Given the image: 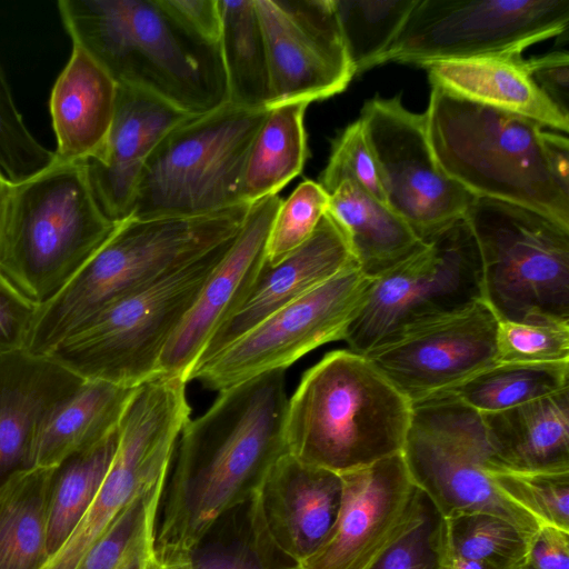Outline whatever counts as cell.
I'll use <instances>...</instances> for the list:
<instances>
[{"instance_id":"cb8c5ba5","label":"cell","mask_w":569,"mask_h":569,"mask_svg":"<svg viewBox=\"0 0 569 569\" xmlns=\"http://www.w3.org/2000/svg\"><path fill=\"white\" fill-rule=\"evenodd\" d=\"M118 96L116 80L79 44L58 76L49 110L56 134L54 166L97 157L108 139Z\"/></svg>"},{"instance_id":"83f0119b","label":"cell","mask_w":569,"mask_h":569,"mask_svg":"<svg viewBox=\"0 0 569 569\" xmlns=\"http://www.w3.org/2000/svg\"><path fill=\"white\" fill-rule=\"evenodd\" d=\"M154 569H300L272 541L257 492L222 513L187 552L156 558Z\"/></svg>"},{"instance_id":"2e32d148","label":"cell","mask_w":569,"mask_h":569,"mask_svg":"<svg viewBox=\"0 0 569 569\" xmlns=\"http://www.w3.org/2000/svg\"><path fill=\"white\" fill-rule=\"evenodd\" d=\"M339 475L336 520L321 545L299 562L300 569H370L431 510L401 452Z\"/></svg>"},{"instance_id":"681fc988","label":"cell","mask_w":569,"mask_h":569,"mask_svg":"<svg viewBox=\"0 0 569 569\" xmlns=\"http://www.w3.org/2000/svg\"><path fill=\"white\" fill-rule=\"evenodd\" d=\"M12 183L0 170V251Z\"/></svg>"},{"instance_id":"f907efd6","label":"cell","mask_w":569,"mask_h":569,"mask_svg":"<svg viewBox=\"0 0 569 569\" xmlns=\"http://www.w3.org/2000/svg\"><path fill=\"white\" fill-rule=\"evenodd\" d=\"M517 569H532V568L526 562Z\"/></svg>"},{"instance_id":"9a60e30c","label":"cell","mask_w":569,"mask_h":569,"mask_svg":"<svg viewBox=\"0 0 569 569\" xmlns=\"http://www.w3.org/2000/svg\"><path fill=\"white\" fill-rule=\"evenodd\" d=\"M378 164L387 204L420 240L463 218L475 201L448 177L431 151L425 113L400 98L375 97L359 118Z\"/></svg>"},{"instance_id":"484cf974","label":"cell","mask_w":569,"mask_h":569,"mask_svg":"<svg viewBox=\"0 0 569 569\" xmlns=\"http://www.w3.org/2000/svg\"><path fill=\"white\" fill-rule=\"evenodd\" d=\"M496 463L517 470H569V388L480 413Z\"/></svg>"},{"instance_id":"3957f363","label":"cell","mask_w":569,"mask_h":569,"mask_svg":"<svg viewBox=\"0 0 569 569\" xmlns=\"http://www.w3.org/2000/svg\"><path fill=\"white\" fill-rule=\"evenodd\" d=\"M425 114L431 151L448 177L476 198L517 204L569 229V183L552 164V132L433 86Z\"/></svg>"},{"instance_id":"ffe728a7","label":"cell","mask_w":569,"mask_h":569,"mask_svg":"<svg viewBox=\"0 0 569 569\" xmlns=\"http://www.w3.org/2000/svg\"><path fill=\"white\" fill-rule=\"evenodd\" d=\"M190 114L139 89L118 84L116 111L101 152L84 161L94 196L113 222L127 219L144 164L161 139Z\"/></svg>"},{"instance_id":"ee69618b","label":"cell","mask_w":569,"mask_h":569,"mask_svg":"<svg viewBox=\"0 0 569 569\" xmlns=\"http://www.w3.org/2000/svg\"><path fill=\"white\" fill-rule=\"evenodd\" d=\"M433 508L423 522L385 553L370 569H437L431 537Z\"/></svg>"},{"instance_id":"f546056e","label":"cell","mask_w":569,"mask_h":569,"mask_svg":"<svg viewBox=\"0 0 569 569\" xmlns=\"http://www.w3.org/2000/svg\"><path fill=\"white\" fill-rule=\"evenodd\" d=\"M56 467H29L0 482V569H42Z\"/></svg>"},{"instance_id":"7402d4cb","label":"cell","mask_w":569,"mask_h":569,"mask_svg":"<svg viewBox=\"0 0 569 569\" xmlns=\"http://www.w3.org/2000/svg\"><path fill=\"white\" fill-rule=\"evenodd\" d=\"M340 475L283 455L257 491L267 530L281 552L299 565L323 541L338 515Z\"/></svg>"},{"instance_id":"836d02e7","label":"cell","mask_w":569,"mask_h":569,"mask_svg":"<svg viewBox=\"0 0 569 569\" xmlns=\"http://www.w3.org/2000/svg\"><path fill=\"white\" fill-rule=\"evenodd\" d=\"M568 388L569 361L495 363L446 393L455 396L479 413H490Z\"/></svg>"},{"instance_id":"f6af8a7d","label":"cell","mask_w":569,"mask_h":569,"mask_svg":"<svg viewBox=\"0 0 569 569\" xmlns=\"http://www.w3.org/2000/svg\"><path fill=\"white\" fill-rule=\"evenodd\" d=\"M526 69L541 92L569 117V56L555 51L525 60Z\"/></svg>"},{"instance_id":"8d00e7d4","label":"cell","mask_w":569,"mask_h":569,"mask_svg":"<svg viewBox=\"0 0 569 569\" xmlns=\"http://www.w3.org/2000/svg\"><path fill=\"white\" fill-rule=\"evenodd\" d=\"M417 0H333L355 76L379 66Z\"/></svg>"},{"instance_id":"ba28073f","label":"cell","mask_w":569,"mask_h":569,"mask_svg":"<svg viewBox=\"0 0 569 569\" xmlns=\"http://www.w3.org/2000/svg\"><path fill=\"white\" fill-rule=\"evenodd\" d=\"M236 236L110 305L48 356L83 379L129 388L160 375L167 343Z\"/></svg>"},{"instance_id":"d4e9b609","label":"cell","mask_w":569,"mask_h":569,"mask_svg":"<svg viewBox=\"0 0 569 569\" xmlns=\"http://www.w3.org/2000/svg\"><path fill=\"white\" fill-rule=\"evenodd\" d=\"M430 84L469 101L529 118L567 133L565 116L536 86L522 57H480L423 67Z\"/></svg>"},{"instance_id":"277c9868","label":"cell","mask_w":569,"mask_h":569,"mask_svg":"<svg viewBox=\"0 0 569 569\" xmlns=\"http://www.w3.org/2000/svg\"><path fill=\"white\" fill-rule=\"evenodd\" d=\"M412 403L363 356L326 353L288 399V453L337 473L402 451Z\"/></svg>"},{"instance_id":"4dcf8cb0","label":"cell","mask_w":569,"mask_h":569,"mask_svg":"<svg viewBox=\"0 0 569 569\" xmlns=\"http://www.w3.org/2000/svg\"><path fill=\"white\" fill-rule=\"evenodd\" d=\"M308 104L287 102L269 109L249 151L241 202L253 203L278 194L301 173L308 157L305 128Z\"/></svg>"},{"instance_id":"6da1fadb","label":"cell","mask_w":569,"mask_h":569,"mask_svg":"<svg viewBox=\"0 0 569 569\" xmlns=\"http://www.w3.org/2000/svg\"><path fill=\"white\" fill-rule=\"evenodd\" d=\"M286 370L219 392L183 428L161 498L156 558L189 551L226 511L251 498L288 452Z\"/></svg>"},{"instance_id":"60d3db41","label":"cell","mask_w":569,"mask_h":569,"mask_svg":"<svg viewBox=\"0 0 569 569\" xmlns=\"http://www.w3.org/2000/svg\"><path fill=\"white\" fill-rule=\"evenodd\" d=\"M53 151L42 146L26 126L0 63V170L12 183L49 168Z\"/></svg>"},{"instance_id":"603a6c76","label":"cell","mask_w":569,"mask_h":569,"mask_svg":"<svg viewBox=\"0 0 569 569\" xmlns=\"http://www.w3.org/2000/svg\"><path fill=\"white\" fill-rule=\"evenodd\" d=\"M83 381L49 356L26 349L0 353V482L30 467L39 425Z\"/></svg>"},{"instance_id":"7dc6e473","label":"cell","mask_w":569,"mask_h":569,"mask_svg":"<svg viewBox=\"0 0 569 569\" xmlns=\"http://www.w3.org/2000/svg\"><path fill=\"white\" fill-rule=\"evenodd\" d=\"M527 563L532 569H569V531L541 525L532 537Z\"/></svg>"},{"instance_id":"4316f807","label":"cell","mask_w":569,"mask_h":569,"mask_svg":"<svg viewBox=\"0 0 569 569\" xmlns=\"http://www.w3.org/2000/svg\"><path fill=\"white\" fill-rule=\"evenodd\" d=\"M136 388L84 379L39 425L31 446L30 467H58L67 458L117 433Z\"/></svg>"},{"instance_id":"30bf717a","label":"cell","mask_w":569,"mask_h":569,"mask_svg":"<svg viewBox=\"0 0 569 569\" xmlns=\"http://www.w3.org/2000/svg\"><path fill=\"white\" fill-rule=\"evenodd\" d=\"M483 300L479 248L466 217L372 277L343 340L365 355L402 332Z\"/></svg>"},{"instance_id":"7a4b0ae2","label":"cell","mask_w":569,"mask_h":569,"mask_svg":"<svg viewBox=\"0 0 569 569\" xmlns=\"http://www.w3.org/2000/svg\"><path fill=\"white\" fill-rule=\"evenodd\" d=\"M58 11L72 43L118 84L190 116L228 102L219 44L191 34L160 0H60Z\"/></svg>"},{"instance_id":"5b68a950","label":"cell","mask_w":569,"mask_h":569,"mask_svg":"<svg viewBox=\"0 0 569 569\" xmlns=\"http://www.w3.org/2000/svg\"><path fill=\"white\" fill-rule=\"evenodd\" d=\"M251 204L197 217L120 221L68 283L38 307L26 349L48 356L110 305L232 238Z\"/></svg>"},{"instance_id":"74e56055","label":"cell","mask_w":569,"mask_h":569,"mask_svg":"<svg viewBox=\"0 0 569 569\" xmlns=\"http://www.w3.org/2000/svg\"><path fill=\"white\" fill-rule=\"evenodd\" d=\"M495 487L540 525L569 531V470L526 471L490 463Z\"/></svg>"},{"instance_id":"ac0fdd59","label":"cell","mask_w":569,"mask_h":569,"mask_svg":"<svg viewBox=\"0 0 569 569\" xmlns=\"http://www.w3.org/2000/svg\"><path fill=\"white\" fill-rule=\"evenodd\" d=\"M497 321L491 308L479 300L409 329L363 356L413 403L495 365Z\"/></svg>"},{"instance_id":"bcb514c9","label":"cell","mask_w":569,"mask_h":569,"mask_svg":"<svg viewBox=\"0 0 569 569\" xmlns=\"http://www.w3.org/2000/svg\"><path fill=\"white\" fill-rule=\"evenodd\" d=\"M168 12L191 34L218 46L221 34L219 0H160Z\"/></svg>"},{"instance_id":"9c48e42d","label":"cell","mask_w":569,"mask_h":569,"mask_svg":"<svg viewBox=\"0 0 569 569\" xmlns=\"http://www.w3.org/2000/svg\"><path fill=\"white\" fill-rule=\"evenodd\" d=\"M497 319L569 321V229L530 209L476 198L466 213Z\"/></svg>"},{"instance_id":"d590c367","label":"cell","mask_w":569,"mask_h":569,"mask_svg":"<svg viewBox=\"0 0 569 569\" xmlns=\"http://www.w3.org/2000/svg\"><path fill=\"white\" fill-rule=\"evenodd\" d=\"M167 478L140 492L76 569H154L156 531Z\"/></svg>"},{"instance_id":"7bdbcfd3","label":"cell","mask_w":569,"mask_h":569,"mask_svg":"<svg viewBox=\"0 0 569 569\" xmlns=\"http://www.w3.org/2000/svg\"><path fill=\"white\" fill-rule=\"evenodd\" d=\"M38 307L0 272V353L26 349Z\"/></svg>"},{"instance_id":"52a82bcc","label":"cell","mask_w":569,"mask_h":569,"mask_svg":"<svg viewBox=\"0 0 569 569\" xmlns=\"http://www.w3.org/2000/svg\"><path fill=\"white\" fill-rule=\"evenodd\" d=\"M268 112L226 102L173 127L148 158L128 218L197 217L243 203L247 159Z\"/></svg>"},{"instance_id":"d6986e66","label":"cell","mask_w":569,"mask_h":569,"mask_svg":"<svg viewBox=\"0 0 569 569\" xmlns=\"http://www.w3.org/2000/svg\"><path fill=\"white\" fill-rule=\"evenodd\" d=\"M281 202L282 199L273 194L250 206L230 248L167 343L159 361V373L178 376L188 382L207 342L239 307L256 279Z\"/></svg>"},{"instance_id":"8fae6325","label":"cell","mask_w":569,"mask_h":569,"mask_svg":"<svg viewBox=\"0 0 569 569\" xmlns=\"http://www.w3.org/2000/svg\"><path fill=\"white\" fill-rule=\"evenodd\" d=\"M401 453L413 485L438 517L487 512L531 535L540 528L492 483L488 467L496 459L481 415L455 396L445 392L412 403Z\"/></svg>"},{"instance_id":"e0dca14e","label":"cell","mask_w":569,"mask_h":569,"mask_svg":"<svg viewBox=\"0 0 569 569\" xmlns=\"http://www.w3.org/2000/svg\"><path fill=\"white\" fill-rule=\"evenodd\" d=\"M268 54L269 109L322 100L355 77L333 0H254Z\"/></svg>"},{"instance_id":"ab89813d","label":"cell","mask_w":569,"mask_h":569,"mask_svg":"<svg viewBox=\"0 0 569 569\" xmlns=\"http://www.w3.org/2000/svg\"><path fill=\"white\" fill-rule=\"evenodd\" d=\"M497 320L496 363L569 361V321Z\"/></svg>"},{"instance_id":"b9f144b4","label":"cell","mask_w":569,"mask_h":569,"mask_svg":"<svg viewBox=\"0 0 569 569\" xmlns=\"http://www.w3.org/2000/svg\"><path fill=\"white\" fill-rule=\"evenodd\" d=\"M343 181H352L371 197L387 204L378 164L360 119L336 138L319 183L331 194Z\"/></svg>"},{"instance_id":"f1b7e54d","label":"cell","mask_w":569,"mask_h":569,"mask_svg":"<svg viewBox=\"0 0 569 569\" xmlns=\"http://www.w3.org/2000/svg\"><path fill=\"white\" fill-rule=\"evenodd\" d=\"M327 213L342 232L361 271L375 277L410 254L421 242L388 204L352 181L329 194Z\"/></svg>"},{"instance_id":"8992f818","label":"cell","mask_w":569,"mask_h":569,"mask_svg":"<svg viewBox=\"0 0 569 569\" xmlns=\"http://www.w3.org/2000/svg\"><path fill=\"white\" fill-rule=\"evenodd\" d=\"M118 223L101 209L84 162L51 164L12 184L0 272L41 306L68 283Z\"/></svg>"},{"instance_id":"c3c4849f","label":"cell","mask_w":569,"mask_h":569,"mask_svg":"<svg viewBox=\"0 0 569 569\" xmlns=\"http://www.w3.org/2000/svg\"><path fill=\"white\" fill-rule=\"evenodd\" d=\"M437 569H493L478 561L463 559L460 557L435 553Z\"/></svg>"},{"instance_id":"e575fe53","label":"cell","mask_w":569,"mask_h":569,"mask_svg":"<svg viewBox=\"0 0 569 569\" xmlns=\"http://www.w3.org/2000/svg\"><path fill=\"white\" fill-rule=\"evenodd\" d=\"M118 432L56 467L48 503L47 549L53 556L96 498L112 462Z\"/></svg>"},{"instance_id":"5bb4252c","label":"cell","mask_w":569,"mask_h":569,"mask_svg":"<svg viewBox=\"0 0 569 569\" xmlns=\"http://www.w3.org/2000/svg\"><path fill=\"white\" fill-rule=\"evenodd\" d=\"M371 283L372 277L358 266L343 270L194 366L188 382L196 380L220 392L260 375L286 370L318 347L343 340Z\"/></svg>"},{"instance_id":"f35d334b","label":"cell","mask_w":569,"mask_h":569,"mask_svg":"<svg viewBox=\"0 0 569 569\" xmlns=\"http://www.w3.org/2000/svg\"><path fill=\"white\" fill-rule=\"evenodd\" d=\"M329 197L319 182L306 180L282 200L266 243L267 263H279L312 236L327 212Z\"/></svg>"},{"instance_id":"7c38bea8","label":"cell","mask_w":569,"mask_h":569,"mask_svg":"<svg viewBox=\"0 0 569 569\" xmlns=\"http://www.w3.org/2000/svg\"><path fill=\"white\" fill-rule=\"evenodd\" d=\"M187 382L158 375L138 386L118 428L109 471L89 508L42 569H76L143 490L167 478L179 437L190 420Z\"/></svg>"},{"instance_id":"1f68e13d","label":"cell","mask_w":569,"mask_h":569,"mask_svg":"<svg viewBox=\"0 0 569 569\" xmlns=\"http://www.w3.org/2000/svg\"><path fill=\"white\" fill-rule=\"evenodd\" d=\"M219 41L228 102L244 108H269L270 72L263 31L254 0H219Z\"/></svg>"},{"instance_id":"4fadbf2b","label":"cell","mask_w":569,"mask_h":569,"mask_svg":"<svg viewBox=\"0 0 569 569\" xmlns=\"http://www.w3.org/2000/svg\"><path fill=\"white\" fill-rule=\"evenodd\" d=\"M568 24L569 0H417L379 66L520 57Z\"/></svg>"},{"instance_id":"d6a6232c","label":"cell","mask_w":569,"mask_h":569,"mask_svg":"<svg viewBox=\"0 0 569 569\" xmlns=\"http://www.w3.org/2000/svg\"><path fill=\"white\" fill-rule=\"evenodd\" d=\"M533 535L487 512L436 517L431 543L435 553L473 560L493 569H517L527 562Z\"/></svg>"},{"instance_id":"44dd1931","label":"cell","mask_w":569,"mask_h":569,"mask_svg":"<svg viewBox=\"0 0 569 569\" xmlns=\"http://www.w3.org/2000/svg\"><path fill=\"white\" fill-rule=\"evenodd\" d=\"M353 266L358 264L342 232L326 212L302 246L277 264L263 260L242 302L209 339L196 366L277 310Z\"/></svg>"}]
</instances>
